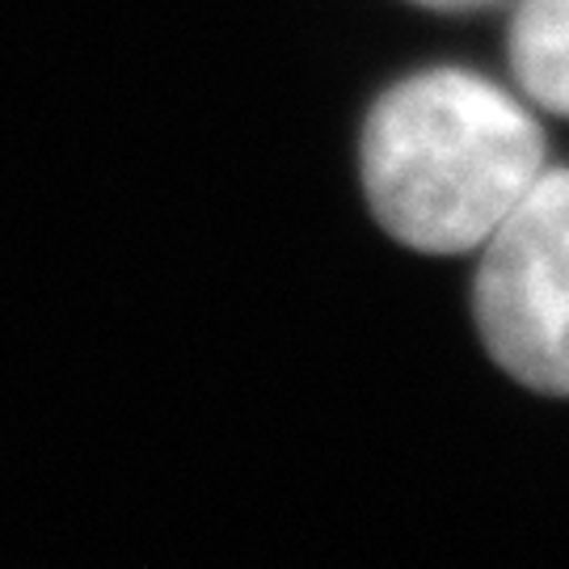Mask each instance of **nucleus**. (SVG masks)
<instances>
[{"label":"nucleus","mask_w":569,"mask_h":569,"mask_svg":"<svg viewBox=\"0 0 569 569\" xmlns=\"http://www.w3.org/2000/svg\"><path fill=\"white\" fill-rule=\"evenodd\" d=\"M359 169L392 241L465 253L486 244L545 173V131L486 77L430 68L371 106Z\"/></svg>","instance_id":"f257e3e1"},{"label":"nucleus","mask_w":569,"mask_h":569,"mask_svg":"<svg viewBox=\"0 0 569 569\" xmlns=\"http://www.w3.org/2000/svg\"><path fill=\"white\" fill-rule=\"evenodd\" d=\"M472 312L507 376L569 397V169H545L489 232Z\"/></svg>","instance_id":"f03ea898"},{"label":"nucleus","mask_w":569,"mask_h":569,"mask_svg":"<svg viewBox=\"0 0 569 569\" xmlns=\"http://www.w3.org/2000/svg\"><path fill=\"white\" fill-rule=\"evenodd\" d=\"M507 51L531 102L569 119V0H519Z\"/></svg>","instance_id":"7ed1b4c3"},{"label":"nucleus","mask_w":569,"mask_h":569,"mask_svg":"<svg viewBox=\"0 0 569 569\" xmlns=\"http://www.w3.org/2000/svg\"><path fill=\"white\" fill-rule=\"evenodd\" d=\"M413 4L448 9V13H465V9H493V4H502V0H413Z\"/></svg>","instance_id":"20e7f679"}]
</instances>
